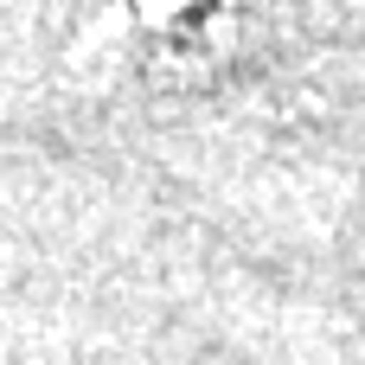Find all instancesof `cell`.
Listing matches in <instances>:
<instances>
[{
	"instance_id": "cell-1",
	"label": "cell",
	"mask_w": 365,
	"mask_h": 365,
	"mask_svg": "<svg viewBox=\"0 0 365 365\" xmlns=\"http://www.w3.org/2000/svg\"><path fill=\"white\" fill-rule=\"evenodd\" d=\"M199 6H212V0H115L122 26H135V32H173V26H186Z\"/></svg>"
}]
</instances>
